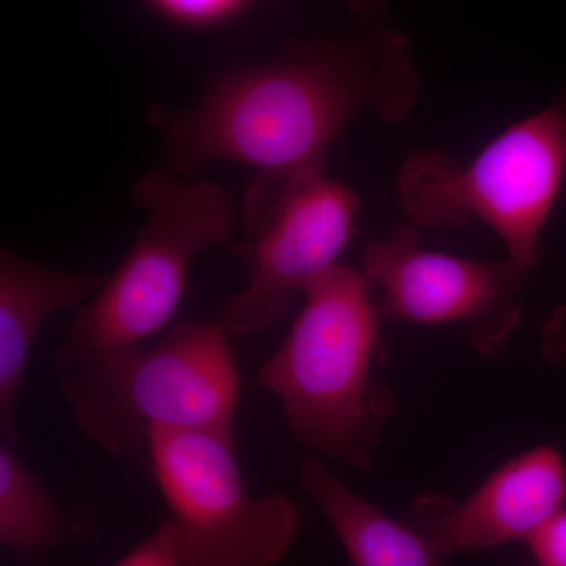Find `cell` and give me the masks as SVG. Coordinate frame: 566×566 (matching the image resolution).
<instances>
[{"label": "cell", "mask_w": 566, "mask_h": 566, "mask_svg": "<svg viewBox=\"0 0 566 566\" xmlns=\"http://www.w3.org/2000/svg\"><path fill=\"white\" fill-rule=\"evenodd\" d=\"M352 10L345 39L294 43L275 61L219 74L191 109L153 107L164 170L191 175L210 163L260 174L323 170L338 134L365 112L403 120L420 91L409 41L387 24L382 0H353Z\"/></svg>", "instance_id": "obj_1"}, {"label": "cell", "mask_w": 566, "mask_h": 566, "mask_svg": "<svg viewBox=\"0 0 566 566\" xmlns=\"http://www.w3.org/2000/svg\"><path fill=\"white\" fill-rule=\"evenodd\" d=\"M74 427L107 455L148 452L155 428L234 433L241 376L214 318L174 326L158 344L54 354Z\"/></svg>", "instance_id": "obj_2"}, {"label": "cell", "mask_w": 566, "mask_h": 566, "mask_svg": "<svg viewBox=\"0 0 566 566\" xmlns=\"http://www.w3.org/2000/svg\"><path fill=\"white\" fill-rule=\"evenodd\" d=\"M371 289L364 271L338 263L308 282L303 311L259 371L293 438L354 469L371 464L394 409L374 379L381 316Z\"/></svg>", "instance_id": "obj_3"}, {"label": "cell", "mask_w": 566, "mask_h": 566, "mask_svg": "<svg viewBox=\"0 0 566 566\" xmlns=\"http://www.w3.org/2000/svg\"><path fill=\"white\" fill-rule=\"evenodd\" d=\"M565 170L566 88L472 161L439 150L409 156L397 178L398 202L419 229H450L480 219L502 238L506 256L531 271Z\"/></svg>", "instance_id": "obj_4"}, {"label": "cell", "mask_w": 566, "mask_h": 566, "mask_svg": "<svg viewBox=\"0 0 566 566\" xmlns=\"http://www.w3.org/2000/svg\"><path fill=\"white\" fill-rule=\"evenodd\" d=\"M133 203L147 221L117 270L71 318V348L144 344L172 322L193 260L232 233V199L214 182L155 170L134 185Z\"/></svg>", "instance_id": "obj_5"}, {"label": "cell", "mask_w": 566, "mask_h": 566, "mask_svg": "<svg viewBox=\"0 0 566 566\" xmlns=\"http://www.w3.org/2000/svg\"><path fill=\"white\" fill-rule=\"evenodd\" d=\"M148 453L180 566H275L290 553L296 505L285 494L252 497L233 433L155 428Z\"/></svg>", "instance_id": "obj_6"}, {"label": "cell", "mask_w": 566, "mask_h": 566, "mask_svg": "<svg viewBox=\"0 0 566 566\" xmlns=\"http://www.w3.org/2000/svg\"><path fill=\"white\" fill-rule=\"evenodd\" d=\"M359 197L323 170L260 174L245 193V240L230 253L244 264V290L212 318L237 337L273 329L293 294L337 264Z\"/></svg>", "instance_id": "obj_7"}, {"label": "cell", "mask_w": 566, "mask_h": 566, "mask_svg": "<svg viewBox=\"0 0 566 566\" xmlns=\"http://www.w3.org/2000/svg\"><path fill=\"white\" fill-rule=\"evenodd\" d=\"M419 227L403 222L367 248L364 273L378 289L379 316L420 324L461 323L476 352H504L521 322L520 293L531 271L428 251Z\"/></svg>", "instance_id": "obj_8"}, {"label": "cell", "mask_w": 566, "mask_h": 566, "mask_svg": "<svg viewBox=\"0 0 566 566\" xmlns=\"http://www.w3.org/2000/svg\"><path fill=\"white\" fill-rule=\"evenodd\" d=\"M566 501V465L553 446H539L502 464L463 502L423 494L409 524L442 557L528 539Z\"/></svg>", "instance_id": "obj_9"}, {"label": "cell", "mask_w": 566, "mask_h": 566, "mask_svg": "<svg viewBox=\"0 0 566 566\" xmlns=\"http://www.w3.org/2000/svg\"><path fill=\"white\" fill-rule=\"evenodd\" d=\"M107 275L76 273L31 262L10 249L0 252V428L18 447L17 403L41 327L52 316L84 304Z\"/></svg>", "instance_id": "obj_10"}, {"label": "cell", "mask_w": 566, "mask_h": 566, "mask_svg": "<svg viewBox=\"0 0 566 566\" xmlns=\"http://www.w3.org/2000/svg\"><path fill=\"white\" fill-rule=\"evenodd\" d=\"M296 476L353 566H446V557L415 526L394 520L354 493L318 458L305 457Z\"/></svg>", "instance_id": "obj_11"}, {"label": "cell", "mask_w": 566, "mask_h": 566, "mask_svg": "<svg viewBox=\"0 0 566 566\" xmlns=\"http://www.w3.org/2000/svg\"><path fill=\"white\" fill-rule=\"evenodd\" d=\"M102 535L91 505L57 504L18 455V447L0 442V545L28 565H40L51 553L85 545Z\"/></svg>", "instance_id": "obj_12"}, {"label": "cell", "mask_w": 566, "mask_h": 566, "mask_svg": "<svg viewBox=\"0 0 566 566\" xmlns=\"http://www.w3.org/2000/svg\"><path fill=\"white\" fill-rule=\"evenodd\" d=\"M527 545L536 566H566V509L536 528Z\"/></svg>", "instance_id": "obj_13"}, {"label": "cell", "mask_w": 566, "mask_h": 566, "mask_svg": "<svg viewBox=\"0 0 566 566\" xmlns=\"http://www.w3.org/2000/svg\"><path fill=\"white\" fill-rule=\"evenodd\" d=\"M112 566H180L166 523Z\"/></svg>", "instance_id": "obj_14"}, {"label": "cell", "mask_w": 566, "mask_h": 566, "mask_svg": "<svg viewBox=\"0 0 566 566\" xmlns=\"http://www.w3.org/2000/svg\"><path fill=\"white\" fill-rule=\"evenodd\" d=\"M241 0H156L163 10L185 21L218 20L240 6Z\"/></svg>", "instance_id": "obj_15"}, {"label": "cell", "mask_w": 566, "mask_h": 566, "mask_svg": "<svg viewBox=\"0 0 566 566\" xmlns=\"http://www.w3.org/2000/svg\"><path fill=\"white\" fill-rule=\"evenodd\" d=\"M542 353L547 363L566 364V304L547 316L542 337Z\"/></svg>", "instance_id": "obj_16"}]
</instances>
